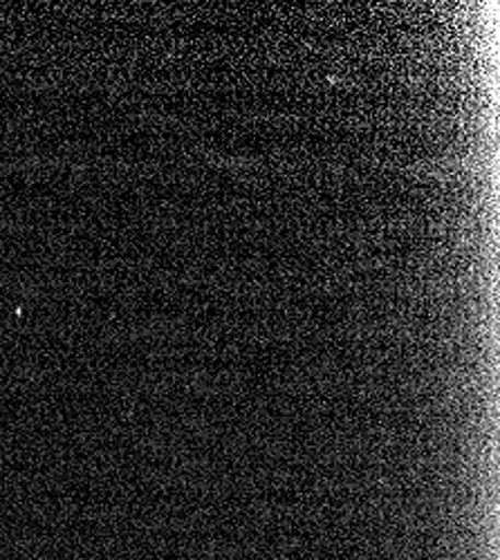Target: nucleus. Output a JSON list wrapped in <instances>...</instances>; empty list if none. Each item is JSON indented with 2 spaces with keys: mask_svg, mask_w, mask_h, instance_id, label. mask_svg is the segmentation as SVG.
<instances>
[{
  "mask_svg": "<svg viewBox=\"0 0 500 560\" xmlns=\"http://www.w3.org/2000/svg\"><path fill=\"white\" fill-rule=\"evenodd\" d=\"M414 175L418 179H425V182H438V184H444L449 179H453V162H425V164H418V166H411Z\"/></svg>",
  "mask_w": 500,
  "mask_h": 560,
  "instance_id": "f257e3e1",
  "label": "nucleus"
}]
</instances>
